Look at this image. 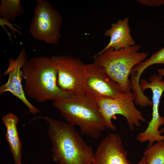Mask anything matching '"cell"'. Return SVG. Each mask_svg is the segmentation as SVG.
<instances>
[{
    "label": "cell",
    "instance_id": "obj_17",
    "mask_svg": "<svg viewBox=\"0 0 164 164\" xmlns=\"http://www.w3.org/2000/svg\"><path fill=\"white\" fill-rule=\"evenodd\" d=\"M0 25L1 26L5 25L9 27L11 30L12 33L15 36V32H17L20 35H22V33L19 31L14 26H16L17 28L20 29L21 27L19 25L11 23L9 20L7 19L0 18ZM15 37H16L15 36Z\"/></svg>",
    "mask_w": 164,
    "mask_h": 164
},
{
    "label": "cell",
    "instance_id": "obj_8",
    "mask_svg": "<svg viewBox=\"0 0 164 164\" xmlns=\"http://www.w3.org/2000/svg\"><path fill=\"white\" fill-rule=\"evenodd\" d=\"M149 81L141 79L139 86L144 93L147 89H150L152 93V118L145 130L139 133L138 137L142 142L149 141L150 144L164 139V135H161L159 127L164 125V116L159 113V105L162 96L164 92V79L158 74H154L149 77Z\"/></svg>",
    "mask_w": 164,
    "mask_h": 164
},
{
    "label": "cell",
    "instance_id": "obj_7",
    "mask_svg": "<svg viewBox=\"0 0 164 164\" xmlns=\"http://www.w3.org/2000/svg\"><path fill=\"white\" fill-rule=\"evenodd\" d=\"M51 58L57 70L59 87L73 96L85 95L86 64L79 59L69 55H57Z\"/></svg>",
    "mask_w": 164,
    "mask_h": 164
},
{
    "label": "cell",
    "instance_id": "obj_13",
    "mask_svg": "<svg viewBox=\"0 0 164 164\" xmlns=\"http://www.w3.org/2000/svg\"><path fill=\"white\" fill-rule=\"evenodd\" d=\"M2 121L6 128V139L15 164H21L22 145L17 129L18 117L12 113L3 116Z\"/></svg>",
    "mask_w": 164,
    "mask_h": 164
},
{
    "label": "cell",
    "instance_id": "obj_2",
    "mask_svg": "<svg viewBox=\"0 0 164 164\" xmlns=\"http://www.w3.org/2000/svg\"><path fill=\"white\" fill-rule=\"evenodd\" d=\"M22 71L25 93L38 102L49 100L54 101L73 96L58 86L57 70L51 58L41 56L27 58Z\"/></svg>",
    "mask_w": 164,
    "mask_h": 164
},
{
    "label": "cell",
    "instance_id": "obj_12",
    "mask_svg": "<svg viewBox=\"0 0 164 164\" xmlns=\"http://www.w3.org/2000/svg\"><path fill=\"white\" fill-rule=\"evenodd\" d=\"M129 22V18L126 17L112 24L104 33L106 36L110 37L109 42L96 55L101 54L111 48L118 50L135 45V42L131 35Z\"/></svg>",
    "mask_w": 164,
    "mask_h": 164
},
{
    "label": "cell",
    "instance_id": "obj_18",
    "mask_svg": "<svg viewBox=\"0 0 164 164\" xmlns=\"http://www.w3.org/2000/svg\"><path fill=\"white\" fill-rule=\"evenodd\" d=\"M140 4L150 7H157L164 5V0H138Z\"/></svg>",
    "mask_w": 164,
    "mask_h": 164
},
{
    "label": "cell",
    "instance_id": "obj_20",
    "mask_svg": "<svg viewBox=\"0 0 164 164\" xmlns=\"http://www.w3.org/2000/svg\"><path fill=\"white\" fill-rule=\"evenodd\" d=\"M157 71L159 75L162 77H164V67L157 69Z\"/></svg>",
    "mask_w": 164,
    "mask_h": 164
},
{
    "label": "cell",
    "instance_id": "obj_4",
    "mask_svg": "<svg viewBox=\"0 0 164 164\" xmlns=\"http://www.w3.org/2000/svg\"><path fill=\"white\" fill-rule=\"evenodd\" d=\"M140 44L115 50L109 49L93 57V63L101 67L121 87L123 93L131 91L129 77L134 67L146 59L148 53L140 52Z\"/></svg>",
    "mask_w": 164,
    "mask_h": 164
},
{
    "label": "cell",
    "instance_id": "obj_15",
    "mask_svg": "<svg viewBox=\"0 0 164 164\" xmlns=\"http://www.w3.org/2000/svg\"><path fill=\"white\" fill-rule=\"evenodd\" d=\"M24 12V9L20 0H1L0 18L14 21Z\"/></svg>",
    "mask_w": 164,
    "mask_h": 164
},
{
    "label": "cell",
    "instance_id": "obj_5",
    "mask_svg": "<svg viewBox=\"0 0 164 164\" xmlns=\"http://www.w3.org/2000/svg\"><path fill=\"white\" fill-rule=\"evenodd\" d=\"M62 15L48 2L37 0L29 31L35 39L47 43H56L61 37Z\"/></svg>",
    "mask_w": 164,
    "mask_h": 164
},
{
    "label": "cell",
    "instance_id": "obj_6",
    "mask_svg": "<svg viewBox=\"0 0 164 164\" xmlns=\"http://www.w3.org/2000/svg\"><path fill=\"white\" fill-rule=\"evenodd\" d=\"M134 101L133 94L130 91L123 93L121 96L117 98H105L97 101L106 128L115 130L116 127L112 120L116 118L117 114L121 115L126 118L132 131L135 126L140 127V121L146 122L141 112L135 107Z\"/></svg>",
    "mask_w": 164,
    "mask_h": 164
},
{
    "label": "cell",
    "instance_id": "obj_3",
    "mask_svg": "<svg viewBox=\"0 0 164 164\" xmlns=\"http://www.w3.org/2000/svg\"><path fill=\"white\" fill-rule=\"evenodd\" d=\"M53 104L66 122L79 128L81 134L98 139L106 128L97 101L85 95L54 101Z\"/></svg>",
    "mask_w": 164,
    "mask_h": 164
},
{
    "label": "cell",
    "instance_id": "obj_21",
    "mask_svg": "<svg viewBox=\"0 0 164 164\" xmlns=\"http://www.w3.org/2000/svg\"><path fill=\"white\" fill-rule=\"evenodd\" d=\"M163 25L164 26V22H163Z\"/></svg>",
    "mask_w": 164,
    "mask_h": 164
},
{
    "label": "cell",
    "instance_id": "obj_16",
    "mask_svg": "<svg viewBox=\"0 0 164 164\" xmlns=\"http://www.w3.org/2000/svg\"><path fill=\"white\" fill-rule=\"evenodd\" d=\"M148 164H164V140L157 142L145 150Z\"/></svg>",
    "mask_w": 164,
    "mask_h": 164
},
{
    "label": "cell",
    "instance_id": "obj_14",
    "mask_svg": "<svg viewBox=\"0 0 164 164\" xmlns=\"http://www.w3.org/2000/svg\"><path fill=\"white\" fill-rule=\"evenodd\" d=\"M158 64H164V47L134 67L131 74V87L135 88L139 87L140 78L144 71L149 67Z\"/></svg>",
    "mask_w": 164,
    "mask_h": 164
},
{
    "label": "cell",
    "instance_id": "obj_1",
    "mask_svg": "<svg viewBox=\"0 0 164 164\" xmlns=\"http://www.w3.org/2000/svg\"><path fill=\"white\" fill-rule=\"evenodd\" d=\"M42 119L48 124V134L51 141L53 159L57 164H93L94 153L92 147L84 140L74 126L46 116Z\"/></svg>",
    "mask_w": 164,
    "mask_h": 164
},
{
    "label": "cell",
    "instance_id": "obj_10",
    "mask_svg": "<svg viewBox=\"0 0 164 164\" xmlns=\"http://www.w3.org/2000/svg\"><path fill=\"white\" fill-rule=\"evenodd\" d=\"M27 59L26 50L22 47L16 59H9V66L4 74V75H8L9 78L6 83L1 85L0 94L10 92L27 107L29 113L36 114L40 111L28 100L22 83L23 79L22 68Z\"/></svg>",
    "mask_w": 164,
    "mask_h": 164
},
{
    "label": "cell",
    "instance_id": "obj_9",
    "mask_svg": "<svg viewBox=\"0 0 164 164\" xmlns=\"http://www.w3.org/2000/svg\"><path fill=\"white\" fill-rule=\"evenodd\" d=\"M85 94L98 101L105 98H115L123 92L101 67L93 63L86 64L84 83Z\"/></svg>",
    "mask_w": 164,
    "mask_h": 164
},
{
    "label": "cell",
    "instance_id": "obj_19",
    "mask_svg": "<svg viewBox=\"0 0 164 164\" xmlns=\"http://www.w3.org/2000/svg\"><path fill=\"white\" fill-rule=\"evenodd\" d=\"M137 164H148L145 156L143 155L140 161Z\"/></svg>",
    "mask_w": 164,
    "mask_h": 164
},
{
    "label": "cell",
    "instance_id": "obj_11",
    "mask_svg": "<svg viewBox=\"0 0 164 164\" xmlns=\"http://www.w3.org/2000/svg\"><path fill=\"white\" fill-rule=\"evenodd\" d=\"M93 164H131L119 135L111 133L101 140L94 153Z\"/></svg>",
    "mask_w": 164,
    "mask_h": 164
}]
</instances>
